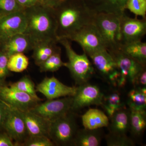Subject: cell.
I'll use <instances>...</instances> for the list:
<instances>
[{"label": "cell", "mask_w": 146, "mask_h": 146, "mask_svg": "<svg viewBox=\"0 0 146 146\" xmlns=\"http://www.w3.org/2000/svg\"><path fill=\"white\" fill-rule=\"evenodd\" d=\"M53 10L58 39H69L84 27L93 23L96 13L88 7L84 0H67Z\"/></svg>", "instance_id": "obj_1"}, {"label": "cell", "mask_w": 146, "mask_h": 146, "mask_svg": "<svg viewBox=\"0 0 146 146\" xmlns=\"http://www.w3.org/2000/svg\"><path fill=\"white\" fill-rule=\"evenodd\" d=\"M26 29L35 42L47 40L58 41L57 25L53 10L40 4L24 10Z\"/></svg>", "instance_id": "obj_2"}, {"label": "cell", "mask_w": 146, "mask_h": 146, "mask_svg": "<svg viewBox=\"0 0 146 146\" xmlns=\"http://www.w3.org/2000/svg\"><path fill=\"white\" fill-rule=\"evenodd\" d=\"M58 42L65 48L68 61L65 63L64 67L68 68L76 83L80 85L88 82L95 72V68L88 56L84 52L82 54H77L68 39L59 38Z\"/></svg>", "instance_id": "obj_3"}, {"label": "cell", "mask_w": 146, "mask_h": 146, "mask_svg": "<svg viewBox=\"0 0 146 146\" xmlns=\"http://www.w3.org/2000/svg\"><path fill=\"white\" fill-rule=\"evenodd\" d=\"M120 17L112 13H97L95 14L94 23L108 51L119 49L121 45Z\"/></svg>", "instance_id": "obj_4"}, {"label": "cell", "mask_w": 146, "mask_h": 146, "mask_svg": "<svg viewBox=\"0 0 146 146\" xmlns=\"http://www.w3.org/2000/svg\"><path fill=\"white\" fill-rule=\"evenodd\" d=\"M73 112L70 111L51 122L49 136L55 145H72L78 129Z\"/></svg>", "instance_id": "obj_5"}, {"label": "cell", "mask_w": 146, "mask_h": 146, "mask_svg": "<svg viewBox=\"0 0 146 146\" xmlns=\"http://www.w3.org/2000/svg\"><path fill=\"white\" fill-rule=\"evenodd\" d=\"M94 68L106 79L115 86L119 85L122 76L111 55L106 48L89 56Z\"/></svg>", "instance_id": "obj_6"}, {"label": "cell", "mask_w": 146, "mask_h": 146, "mask_svg": "<svg viewBox=\"0 0 146 146\" xmlns=\"http://www.w3.org/2000/svg\"><path fill=\"white\" fill-rule=\"evenodd\" d=\"M77 42L88 56L102 49L106 48L103 39L94 23L84 27L69 38Z\"/></svg>", "instance_id": "obj_7"}, {"label": "cell", "mask_w": 146, "mask_h": 146, "mask_svg": "<svg viewBox=\"0 0 146 146\" xmlns=\"http://www.w3.org/2000/svg\"><path fill=\"white\" fill-rule=\"evenodd\" d=\"M73 97L48 100L38 103L29 111L51 122L71 111Z\"/></svg>", "instance_id": "obj_8"}, {"label": "cell", "mask_w": 146, "mask_h": 146, "mask_svg": "<svg viewBox=\"0 0 146 146\" xmlns=\"http://www.w3.org/2000/svg\"><path fill=\"white\" fill-rule=\"evenodd\" d=\"M6 104V116L3 129L10 136L15 146L21 145L29 136L25 124L20 111Z\"/></svg>", "instance_id": "obj_9"}, {"label": "cell", "mask_w": 146, "mask_h": 146, "mask_svg": "<svg viewBox=\"0 0 146 146\" xmlns=\"http://www.w3.org/2000/svg\"><path fill=\"white\" fill-rule=\"evenodd\" d=\"M104 94L96 85L87 83L79 85L73 96L71 111H77L91 105L102 106Z\"/></svg>", "instance_id": "obj_10"}, {"label": "cell", "mask_w": 146, "mask_h": 146, "mask_svg": "<svg viewBox=\"0 0 146 146\" xmlns=\"http://www.w3.org/2000/svg\"><path fill=\"white\" fill-rule=\"evenodd\" d=\"M146 34V19L131 18L124 13L120 17L121 45L141 41Z\"/></svg>", "instance_id": "obj_11"}, {"label": "cell", "mask_w": 146, "mask_h": 146, "mask_svg": "<svg viewBox=\"0 0 146 146\" xmlns=\"http://www.w3.org/2000/svg\"><path fill=\"white\" fill-rule=\"evenodd\" d=\"M26 29L24 10L0 17V46L14 35L25 33Z\"/></svg>", "instance_id": "obj_12"}, {"label": "cell", "mask_w": 146, "mask_h": 146, "mask_svg": "<svg viewBox=\"0 0 146 146\" xmlns=\"http://www.w3.org/2000/svg\"><path fill=\"white\" fill-rule=\"evenodd\" d=\"M108 52L115 60L121 75L133 86L136 77L146 68V65L139 63L120 49L109 51Z\"/></svg>", "instance_id": "obj_13"}, {"label": "cell", "mask_w": 146, "mask_h": 146, "mask_svg": "<svg viewBox=\"0 0 146 146\" xmlns=\"http://www.w3.org/2000/svg\"><path fill=\"white\" fill-rule=\"evenodd\" d=\"M0 99L21 111H28L39 103L28 94L4 85L0 90Z\"/></svg>", "instance_id": "obj_14"}, {"label": "cell", "mask_w": 146, "mask_h": 146, "mask_svg": "<svg viewBox=\"0 0 146 146\" xmlns=\"http://www.w3.org/2000/svg\"><path fill=\"white\" fill-rule=\"evenodd\" d=\"M77 87L69 86L60 82L54 76L46 77L36 87V92L43 94L48 100L60 97L74 96Z\"/></svg>", "instance_id": "obj_15"}, {"label": "cell", "mask_w": 146, "mask_h": 146, "mask_svg": "<svg viewBox=\"0 0 146 146\" xmlns=\"http://www.w3.org/2000/svg\"><path fill=\"white\" fill-rule=\"evenodd\" d=\"M19 111L25 124L29 136H45L49 138L50 121L29 110Z\"/></svg>", "instance_id": "obj_16"}, {"label": "cell", "mask_w": 146, "mask_h": 146, "mask_svg": "<svg viewBox=\"0 0 146 146\" xmlns=\"http://www.w3.org/2000/svg\"><path fill=\"white\" fill-rule=\"evenodd\" d=\"M35 43L34 40L29 35L24 33L11 37L0 47L1 50L9 56L14 54L25 53L32 50Z\"/></svg>", "instance_id": "obj_17"}, {"label": "cell", "mask_w": 146, "mask_h": 146, "mask_svg": "<svg viewBox=\"0 0 146 146\" xmlns=\"http://www.w3.org/2000/svg\"><path fill=\"white\" fill-rule=\"evenodd\" d=\"M95 13H112L121 17L125 13L127 0H84Z\"/></svg>", "instance_id": "obj_18"}, {"label": "cell", "mask_w": 146, "mask_h": 146, "mask_svg": "<svg viewBox=\"0 0 146 146\" xmlns=\"http://www.w3.org/2000/svg\"><path fill=\"white\" fill-rule=\"evenodd\" d=\"M130 110L123 108L116 111L109 124L110 132L115 134H126L130 130Z\"/></svg>", "instance_id": "obj_19"}, {"label": "cell", "mask_w": 146, "mask_h": 146, "mask_svg": "<svg viewBox=\"0 0 146 146\" xmlns=\"http://www.w3.org/2000/svg\"><path fill=\"white\" fill-rule=\"evenodd\" d=\"M58 41L47 40L39 41L35 43L33 50L32 57L35 63L39 66L60 48L57 46Z\"/></svg>", "instance_id": "obj_20"}, {"label": "cell", "mask_w": 146, "mask_h": 146, "mask_svg": "<svg viewBox=\"0 0 146 146\" xmlns=\"http://www.w3.org/2000/svg\"><path fill=\"white\" fill-rule=\"evenodd\" d=\"M82 125L84 128L94 129L107 127L109 118L104 112L97 109H89L82 116Z\"/></svg>", "instance_id": "obj_21"}, {"label": "cell", "mask_w": 146, "mask_h": 146, "mask_svg": "<svg viewBox=\"0 0 146 146\" xmlns=\"http://www.w3.org/2000/svg\"><path fill=\"white\" fill-rule=\"evenodd\" d=\"M102 134L100 129H78L73 141L72 145L99 146L100 145Z\"/></svg>", "instance_id": "obj_22"}, {"label": "cell", "mask_w": 146, "mask_h": 146, "mask_svg": "<svg viewBox=\"0 0 146 146\" xmlns=\"http://www.w3.org/2000/svg\"><path fill=\"white\" fill-rule=\"evenodd\" d=\"M119 49L144 65L146 64V43L142 41L123 44Z\"/></svg>", "instance_id": "obj_23"}, {"label": "cell", "mask_w": 146, "mask_h": 146, "mask_svg": "<svg viewBox=\"0 0 146 146\" xmlns=\"http://www.w3.org/2000/svg\"><path fill=\"white\" fill-rule=\"evenodd\" d=\"M127 103L131 110H146V87L131 89L128 94Z\"/></svg>", "instance_id": "obj_24"}, {"label": "cell", "mask_w": 146, "mask_h": 146, "mask_svg": "<svg viewBox=\"0 0 146 146\" xmlns=\"http://www.w3.org/2000/svg\"><path fill=\"white\" fill-rule=\"evenodd\" d=\"M130 111L131 131L133 136H141L146 127V110Z\"/></svg>", "instance_id": "obj_25"}, {"label": "cell", "mask_w": 146, "mask_h": 146, "mask_svg": "<svg viewBox=\"0 0 146 146\" xmlns=\"http://www.w3.org/2000/svg\"><path fill=\"white\" fill-rule=\"evenodd\" d=\"M102 106L108 116L111 118L116 111L125 107L122 102L121 96L118 92H114L106 97L104 96Z\"/></svg>", "instance_id": "obj_26"}, {"label": "cell", "mask_w": 146, "mask_h": 146, "mask_svg": "<svg viewBox=\"0 0 146 146\" xmlns=\"http://www.w3.org/2000/svg\"><path fill=\"white\" fill-rule=\"evenodd\" d=\"M9 86L13 89L28 94L39 102L42 100L36 94V88L34 82L28 76H24L18 81L11 83Z\"/></svg>", "instance_id": "obj_27"}, {"label": "cell", "mask_w": 146, "mask_h": 146, "mask_svg": "<svg viewBox=\"0 0 146 146\" xmlns=\"http://www.w3.org/2000/svg\"><path fill=\"white\" fill-rule=\"evenodd\" d=\"M29 65V59L23 53H18L9 56L8 70L11 72L21 73L26 70Z\"/></svg>", "instance_id": "obj_28"}, {"label": "cell", "mask_w": 146, "mask_h": 146, "mask_svg": "<svg viewBox=\"0 0 146 146\" xmlns=\"http://www.w3.org/2000/svg\"><path fill=\"white\" fill-rule=\"evenodd\" d=\"M65 63L61 60V49L58 50L39 65L41 72H54L63 66Z\"/></svg>", "instance_id": "obj_29"}, {"label": "cell", "mask_w": 146, "mask_h": 146, "mask_svg": "<svg viewBox=\"0 0 146 146\" xmlns=\"http://www.w3.org/2000/svg\"><path fill=\"white\" fill-rule=\"evenodd\" d=\"M106 144L108 146H134V141L126 134H115L110 133L105 136Z\"/></svg>", "instance_id": "obj_30"}, {"label": "cell", "mask_w": 146, "mask_h": 146, "mask_svg": "<svg viewBox=\"0 0 146 146\" xmlns=\"http://www.w3.org/2000/svg\"><path fill=\"white\" fill-rule=\"evenodd\" d=\"M136 17L141 16L146 19V0H127L125 7Z\"/></svg>", "instance_id": "obj_31"}, {"label": "cell", "mask_w": 146, "mask_h": 146, "mask_svg": "<svg viewBox=\"0 0 146 146\" xmlns=\"http://www.w3.org/2000/svg\"><path fill=\"white\" fill-rule=\"evenodd\" d=\"M23 10L16 0H0V17Z\"/></svg>", "instance_id": "obj_32"}, {"label": "cell", "mask_w": 146, "mask_h": 146, "mask_svg": "<svg viewBox=\"0 0 146 146\" xmlns=\"http://www.w3.org/2000/svg\"><path fill=\"white\" fill-rule=\"evenodd\" d=\"M21 145L25 146H54V143L45 136H29Z\"/></svg>", "instance_id": "obj_33"}, {"label": "cell", "mask_w": 146, "mask_h": 146, "mask_svg": "<svg viewBox=\"0 0 146 146\" xmlns=\"http://www.w3.org/2000/svg\"><path fill=\"white\" fill-rule=\"evenodd\" d=\"M8 58L6 53L0 50V81L4 82L9 74L7 66Z\"/></svg>", "instance_id": "obj_34"}, {"label": "cell", "mask_w": 146, "mask_h": 146, "mask_svg": "<svg viewBox=\"0 0 146 146\" xmlns=\"http://www.w3.org/2000/svg\"><path fill=\"white\" fill-rule=\"evenodd\" d=\"M66 1L67 0H39V4L51 9H54Z\"/></svg>", "instance_id": "obj_35"}, {"label": "cell", "mask_w": 146, "mask_h": 146, "mask_svg": "<svg viewBox=\"0 0 146 146\" xmlns=\"http://www.w3.org/2000/svg\"><path fill=\"white\" fill-rule=\"evenodd\" d=\"M134 87H146V69L144 68L138 75L134 82Z\"/></svg>", "instance_id": "obj_36"}, {"label": "cell", "mask_w": 146, "mask_h": 146, "mask_svg": "<svg viewBox=\"0 0 146 146\" xmlns=\"http://www.w3.org/2000/svg\"><path fill=\"white\" fill-rule=\"evenodd\" d=\"M12 139L6 132L0 133V146H15Z\"/></svg>", "instance_id": "obj_37"}, {"label": "cell", "mask_w": 146, "mask_h": 146, "mask_svg": "<svg viewBox=\"0 0 146 146\" xmlns=\"http://www.w3.org/2000/svg\"><path fill=\"white\" fill-rule=\"evenodd\" d=\"M6 113V104L0 99V130L3 129Z\"/></svg>", "instance_id": "obj_38"}, {"label": "cell", "mask_w": 146, "mask_h": 146, "mask_svg": "<svg viewBox=\"0 0 146 146\" xmlns=\"http://www.w3.org/2000/svg\"><path fill=\"white\" fill-rule=\"evenodd\" d=\"M20 5L25 9L39 4V0H16Z\"/></svg>", "instance_id": "obj_39"}, {"label": "cell", "mask_w": 146, "mask_h": 146, "mask_svg": "<svg viewBox=\"0 0 146 146\" xmlns=\"http://www.w3.org/2000/svg\"><path fill=\"white\" fill-rule=\"evenodd\" d=\"M3 82H4L0 81V90H1L2 86L5 85V84H4Z\"/></svg>", "instance_id": "obj_40"}]
</instances>
